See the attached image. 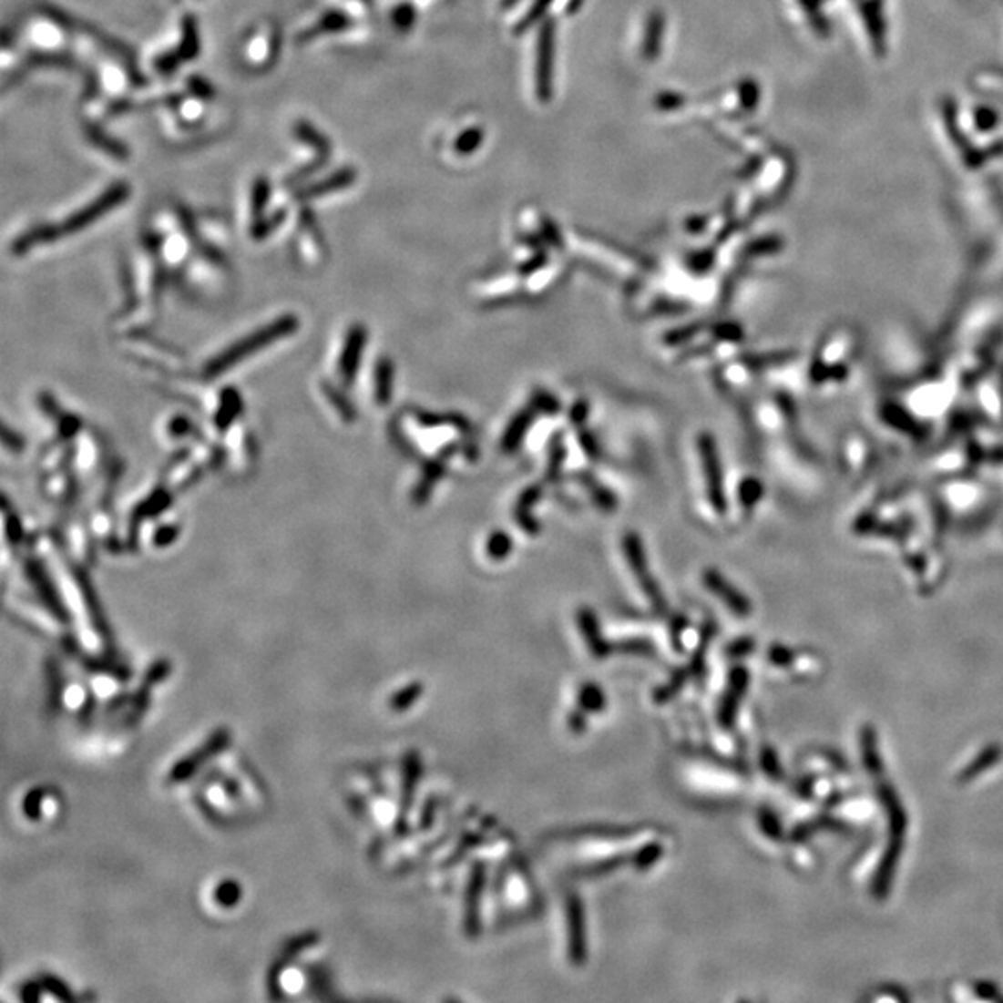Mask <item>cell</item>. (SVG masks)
<instances>
[{
	"instance_id": "1",
	"label": "cell",
	"mask_w": 1003,
	"mask_h": 1003,
	"mask_svg": "<svg viewBox=\"0 0 1003 1003\" xmlns=\"http://www.w3.org/2000/svg\"><path fill=\"white\" fill-rule=\"evenodd\" d=\"M567 913H568V955L570 961L575 965H584L586 961V926H584V911L582 903L578 897L570 896L567 901Z\"/></svg>"
},
{
	"instance_id": "2",
	"label": "cell",
	"mask_w": 1003,
	"mask_h": 1003,
	"mask_svg": "<svg viewBox=\"0 0 1003 1003\" xmlns=\"http://www.w3.org/2000/svg\"><path fill=\"white\" fill-rule=\"evenodd\" d=\"M275 55V32L262 25L248 39L244 46V56L251 66H264Z\"/></svg>"
},
{
	"instance_id": "3",
	"label": "cell",
	"mask_w": 1003,
	"mask_h": 1003,
	"mask_svg": "<svg viewBox=\"0 0 1003 1003\" xmlns=\"http://www.w3.org/2000/svg\"><path fill=\"white\" fill-rule=\"evenodd\" d=\"M28 41L37 46L41 51H56L64 43V30L56 21L51 19H37L32 25H28L26 32Z\"/></svg>"
},
{
	"instance_id": "4",
	"label": "cell",
	"mask_w": 1003,
	"mask_h": 1003,
	"mask_svg": "<svg viewBox=\"0 0 1003 1003\" xmlns=\"http://www.w3.org/2000/svg\"><path fill=\"white\" fill-rule=\"evenodd\" d=\"M625 547H627V552H629V558H630V565H632V568H634V572H636V577L641 580L645 593L649 595V599L652 600V604H654L658 609H661V608H663V599H661L660 591L656 589V584H652V580H650L649 575H647V563H645V556H643V550H641L640 541H638L634 536H629Z\"/></svg>"
},
{
	"instance_id": "5",
	"label": "cell",
	"mask_w": 1003,
	"mask_h": 1003,
	"mask_svg": "<svg viewBox=\"0 0 1003 1003\" xmlns=\"http://www.w3.org/2000/svg\"><path fill=\"white\" fill-rule=\"evenodd\" d=\"M701 450H702V459H704V466H706V477H708L711 502L718 506L720 509H723L725 506H723V491H722V472H720L718 455H715V448H713V443L710 441V437H702Z\"/></svg>"
},
{
	"instance_id": "6",
	"label": "cell",
	"mask_w": 1003,
	"mask_h": 1003,
	"mask_svg": "<svg viewBox=\"0 0 1003 1003\" xmlns=\"http://www.w3.org/2000/svg\"><path fill=\"white\" fill-rule=\"evenodd\" d=\"M484 888V866L477 865L470 875L466 890V918L465 927L470 935L477 933V905H480V894Z\"/></svg>"
},
{
	"instance_id": "7",
	"label": "cell",
	"mask_w": 1003,
	"mask_h": 1003,
	"mask_svg": "<svg viewBox=\"0 0 1003 1003\" xmlns=\"http://www.w3.org/2000/svg\"><path fill=\"white\" fill-rule=\"evenodd\" d=\"M745 682H747V673L743 671V669H734L732 673V690L731 693L727 695V699L723 701V708H722V723L725 727H731L732 725V718H734V711H736V702L742 695V691L745 690Z\"/></svg>"
},
{
	"instance_id": "8",
	"label": "cell",
	"mask_w": 1003,
	"mask_h": 1003,
	"mask_svg": "<svg viewBox=\"0 0 1003 1003\" xmlns=\"http://www.w3.org/2000/svg\"><path fill=\"white\" fill-rule=\"evenodd\" d=\"M706 584H708V588H710L711 591H715L720 597H723V599L727 600V604H731V608H732L736 613H747V611H749V606H747L745 599H742L736 591L729 589V588L723 584V580H722L718 575H715V572H711V570L708 572V575H706Z\"/></svg>"
},
{
	"instance_id": "9",
	"label": "cell",
	"mask_w": 1003,
	"mask_h": 1003,
	"mask_svg": "<svg viewBox=\"0 0 1003 1003\" xmlns=\"http://www.w3.org/2000/svg\"><path fill=\"white\" fill-rule=\"evenodd\" d=\"M580 617H582L580 620H582V627H584V632H586L589 650L599 658L606 656L609 652V647H606L604 641H602V636H600L599 627H597V620L593 619V615L589 611H582Z\"/></svg>"
},
{
	"instance_id": "10",
	"label": "cell",
	"mask_w": 1003,
	"mask_h": 1003,
	"mask_svg": "<svg viewBox=\"0 0 1003 1003\" xmlns=\"http://www.w3.org/2000/svg\"><path fill=\"white\" fill-rule=\"evenodd\" d=\"M578 701H580L582 708L588 710V711H600L606 706V697H604L602 690L597 684H586L580 690Z\"/></svg>"
},
{
	"instance_id": "11",
	"label": "cell",
	"mask_w": 1003,
	"mask_h": 1003,
	"mask_svg": "<svg viewBox=\"0 0 1003 1003\" xmlns=\"http://www.w3.org/2000/svg\"><path fill=\"white\" fill-rule=\"evenodd\" d=\"M203 112H205L203 103H201L200 99L194 97V99H184V101L180 103L177 114L180 116V119H182L184 123H198V121L203 118Z\"/></svg>"
},
{
	"instance_id": "12",
	"label": "cell",
	"mask_w": 1003,
	"mask_h": 1003,
	"mask_svg": "<svg viewBox=\"0 0 1003 1003\" xmlns=\"http://www.w3.org/2000/svg\"><path fill=\"white\" fill-rule=\"evenodd\" d=\"M528 424H530V416H528V415H520V416L513 422V425L509 427V432H507L506 441H504V446L515 448V446L518 445L520 437L524 435V432H527Z\"/></svg>"
},
{
	"instance_id": "13",
	"label": "cell",
	"mask_w": 1003,
	"mask_h": 1003,
	"mask_svg": "<svg viewBox=\"0 0 1003 1003\" xmlns=\"http://www.w3.org/2000/svg\"><path fill=\"white\" fill-rule=\"evenodd\" d=\"M281 987L284 992L298 994L303 988V976L298 970H286L281 977Z\"/></svg>"
},
{
	"instance_id": "14",
	"label": "cell",
	"mask_w": 1003,
	"mask_h": 1003,
	"mask_svg": "<svg viewBox=\"0 0 1003 1003\" xmlns=\"http://www.w3.org/2000/svg\"><path fill=\"white\" fill-rule=\"evenodd\" d=\"M511 548V541L507 536L504 534H496L491 541H489V554L495 558V559H502Z\"/></svg>"
},
{
	"instance_id": "15",
	"label": "cell",
	"mask_w": 1003,
	"mask_h": 1003,
	"mask_svg": "<svg viewBox=\"0 0 1003 1003\" xmlns=\"http://www.w3.org/2000/svg\"><path fill=\"white\" fill-rule=\"evenodd\" d=\"M418 695H420V686H413V688L405 690V691L394 701V706H396V708H407L409 702L415 701Z\"/></svg>"
},
{
	"instance_id": "16",
	"label": "cell",
	"mask_w": 1003,
	"mask_h": 1003,
	"mask_svg": "<svg viewBox=\"0 0 1003 1003\" xmlns=\"http://www.w3.org/2000/svg\"><path fill=\"white\" fill-rule=\"evenodd\" d=\"M64 699H66V702H67L71 708H78V706L82 704V701H84V691H82L80 688L73 686V688H69V690L66 691V697H64Z\"/></svg>"
},
{
	"instance_id": "17",
	"label": "cell",
	"mask_w": 1003,
	"mask_h": 1003,
	"mask_svg": "<svg viewBox=\"0 0 1003 1003\" xmlns=\"http://www.w3.org/2000/svg\"><path fill=\"white\" fill-rule=\"evenodd\" d=\"M93 688H95V691H97L99 695L107 697V695L114 693V690H116V684H114V682H112L110 679H105V677H103V679H97V681H95V682H93Z\"/></svg>"
},
{
	"instance_id": "18",
	"label": "cell",
	"mask_w": 1003,
	"mask_h": 1003,
	"mask_svg": "<svg viewBox=\"0 0 1003 1003\" xmlns=\"http://www.w3.org/2000/svg\"><path fill=\"white\" fill-rule=\"evenodd\" d=\"M568 720H570L568 725H570L572 731H577V732L584 731L586 722H584V715H582V713H578V711H577V713H570V718H568Z\"/></svg>"
}]
</instances>
